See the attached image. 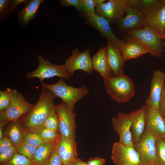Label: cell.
Here are the masks:
<instances>
[{
  "label": "cell",
  "mask_w": 165,
  "mask_h": 165,
  "mask_svg": "<svg viewBox=\"0 0 165 165\" xmlns=\"http://www.w3.org/2000/svg\"><path fill=\"white\" fill-rule=\"evenodd\" d=\"M56 97L52 92L42 87L37 102L30 112L21 118L25 129L33 133L43 127L50 116L56 111L54 103Z\"/></svg>",
  "instance_id": "obj_1"
},
{
  "label": "cell",
  "mask_w": 165,
  "mask_h": 165,
  "mask_svg": "<svg viewBox=\"0 0 165 165\" xmlns=\"http://www.w3.org/2000/svg\"><path fill=\"white\" fill-rule=\"evenodd\" d=\"M127 41L136 42L143 46L152 56L161 57L164 51V40L150 27L145 26L142 28L125 31Z\"/></svg>",
  "instance_id": "obj_2"
},
{
  "label": "cell",
  "mask_w": 165,
  "mask_h": 165,
  "mask_svg": "<svg viewBox=\"0 0 165 165\" xmlns=\"http://www.w3.org/2000/svg\"><path fill=\"white\" fill-rule=\"evenodd\" d=\"M104 86L111 98L120 104L130 100L135 93L134 82L124 74L104 79Z\"/></svg>",
  "instance_id": "obj_3"
},
{
  "label": "cell",
  "mask_w": 165,
  "mask_h": 165,
  "mask_svg": "<svg viewBox=\"0 0 165 165\" xmlns=\"http://www.w3.org/2000/svg\"><path fill=\"white\" fill-rule=\"evenodd\" d=\"M43 87L52 92L56 97L61 98L62 101L74 111L76 103L86 96L89 90L85 86L75 88L66 84L62 78L55 83L48 84L43 83Z\"/></svg>",
  "instance_id": "obj_4"
},
{
  "label": "cell",
  "mask_w": 165,
  "mask_h": 165,
  "mask_svg": "<svg viewBox=\"0 0 165 165\" xmlns=\"http://www.w3.org/2000/svg\"><path fill=\"white\" fill-rule=\"evenodd\" d=\"M35 105L25 99L24 95L16 90H13L12 99L8 107L0 112V126L9 122H16L27 114Z\"/></svg>",
  "instance_id": "obj_5"
},
{
  "label": "cell",
  "mask_w": 165,
  "mask_h": 165,
  "mask_svg": "<svg viewBox=\"0 0 165 165\" xmlns=\"http://www.w3.org/2000/svg\"><path fill=\"white\" fill-rule=\"evenodd\" d=\"M37 59L39 63L38 67L33 71L27 72V78H37L42 84L46 78L58 76L68 80L70 78L71 76L64 64L58 65L53 64L41 54L38 56Z\"/></svg>",
  "instance_id": "obj_6"
},
{
  "label": "cell",
  "mask_w": 165,
  "mask_h": 165,
  "mask_svg": "<svg viewBox=\"0 0 165 165\" xmlns=\"http://www.w3.org/2000/svg\"><path fill=\"white\" fill-rule=\"evenodd\" d=\"M157 138L145 129L138 140L134 143V148L140 156V165H155L156 143Z\"/></svg>",
  "instance_id": "obj_7"
},
{
  "label": "cell",
  "mask_w": 165,
  "mask_h": 165,
  "mask_svg": "<svg viewBox=\"0 0 165 165\" xmlns=\"http://www.w3.org/2000/svg\"><path fill=\"white\" fill-rule=\"evenodd\" d=\"M61 137L75 140L76 114L64 102L55 105Z\"/></svg>",
  "instance_id": "obj_8"
},
{
  "label": "cell",
  "mask_w": 165,
  "mask_h": 165,
  "mask_svg": "<svg viewBox=\"0 0 165 165\" xmlns=\"http://www.w3.org/2000/svg\"><path fill=\"white\" fill-rule=\"evenodd\" d=\"M90 53L89 50L81 52L76 48L72 51V55L66 60L64 64L71 76L78 70L82 71L89 75L92 73L94 69Z\"/></svg>",
  "instance_id": "obj_9"
},
{
  "label": "cell",
  "mask_w": 165,
  "mask_h": 165,
  "mask_svg": "<svg viewBox=\"0 0 165 165\" xmlns=\"http://www.w3.org/2000/svg\"><path fill=\"white\" fill-rule=\"evenodd\" d=\"M111 159L116 165H140L139 155L134 148L119 142L114 144Z\"/></svg>",
  "instance_id": "obj_10"
},
{
  "label": "cell",
  "mask_w": 165,
  "mask_h": 165,
  "mask_svg": "<svg viewBox=\"0 0 165 165\" xmlns=\"http://www.w3.org/2000/svg\"><path fill=\"white\" fill-rule=\"evenodd\" d=\"M127 0H109L101 2L96 7V14L108 21L119 20L126 14Z\"/></svg>",
  "instance_id": "obj_11"
},
{
  "label": "cell",
  "mask_w": 165,
  "mask_h": 165,
  "mask_svg": "<svg viewBox=\"0 0 165 165\" xmlns=\"http://www.w3.org/2000/svg\"><path fill=\"white\" fill-rule=\"evenodd\" d=\"M113 128L118 134L119 142L129 147H134L130 129L132 120L130 113L119 112L112 119Z\"/></svg>",
  "instance_id": "obj_12"
},
{
  "label": "cell",
  "mask_w": 165,
  "mask_h": 165,
  "mask_svg": "<svg viewBox=\"0 0 165 165\" xmlns=\"http://www.w3.org/2000/svg\"><path fill=\"white\" fill-rule=\"evenodd\" d=\"M89 24L97 29L107 40L121 50L126 41L118 38L113 32L109 21L96 13L91 14L86 17Z\"/></svg>",
  "instance_id": "obj_13"
},
{
  "label": "cell",
  "mask_w": 165,
  "mask_h": 165,
  "mask_svg": "<svg viewBox=\"0 0 165 165\" xmlns=\"http://www.w3.org/2000/svg\"><path fill=\"white\" fill-rule=\"evenodd\" d=\"M165 85V73L160 69L154 70L151 80L148 96L145 105L159 110L162 93Z\"/></svg>",
  "instance_id": "obj_14"
},
{
  "label": "cell",
  "mask_w": 165,
  "mask_h": 165,
  "mask_svg": "<svg viewBox=\"0 0 165 165\" xmlns=\"http://www.w3.org/2000/svg\"><path fill=\"white\" fill-rule=\"evenodd\" d=\"M146 106L145 129L157 138L165 139V119L159 110Z\"/></svg>",
  "instance_id": "obj_15"
},
{
  "label": "cell",
  "mask_w": 165,
  "mask_h": 165,
  "mask_svg": "<svg viewBox=\"0 0 165 165\" xmlns=\"http://www.w3.org/2000/svg\"><path fill=\"white\" fill-rule=\"evenodd\" d=\"M106 55L111 76L124 74L123 70L126 61L120 50L107 41L106 46Z\"/></svg>",
  "instance_id": "obj_16"
},
{
  "label": "cell",
  "mask_w": 165,
  "mask_h": 165,
  "mask_svg": "<svg viewBox=\"0 0 165 165\" xmlns=\"http://www.w3.org/2000/svg\"><path fill=\"white\" fill-rule=\"evenodd\" d=\"M143 24L144 26L151 28L164 40L163 35L165 29V0L158 9L144 17Z\"/></svg>",
  "instance_id": "obj_17"
},
{
  "label": "cell",
  "mask_w": 165,
  "mask_h": 165,
  "mask_svg": "<svg viewBox=\"0 0 165 165\" xmlns=\"http://www.w3.org/2000/svg\"><path fill=\"white\" fill-rule=\"evenodd\" d=\"M56 148L63 164L73 162L78 158L75 140L61 136Z\"/></svg>",
  "instance_id": "obj_18"
},
{
  "label": "cell",
  "mask_w": 165,
  "mask_h": 165,
  "mask_svg": "<svg viewBox=\"0 0 165 165\" xmlns=\"http://www.w3.org/2000/svg\"><path fill=\"white\" fill-rule=\"evenodd\" d=\"M144 16L136 8L128 6L125 16L119 20V26L122 31L142 28L144 27Z\"/></svg>",
  "instance_id": "obj_19"
},
{
  "label": "cell",
  "mask_w": 165,
  "mask_h": 165,
  "mask_svg": "<svg viewBox=\"0 0 165 165\" xmlns=\"http://www.w3.org/2000/svg\"><path fill=\"white\" fill-rule=\"evenodd\" d=\"M130 113L132 120L131 129L133 143L136 142L145 130L146 124V106Z\"/></svg>",
  "instance_id": "obj_20"
},
{
  "label": "cell",
  "mask_w": 165,
  "mask_h": 165,
  "mask_svg": "<svg viewBox=\"0 0 165 165\" xmlns=\"http://www.w3.org/2000/svg\"><path fill=\"white\" fill-rule=\"evenodd\" d=\"M44 0H28L24 7L17 13L19 25L24 28L28 26L30 22L36 16L38 8Z\"/></svg>",
  "instance_id": "obj_21"
},
{
  "label": "cell",
  "mask_w": 165,
  "mask_h": 165,
  "mask_svg": "<svg viewBox=\"0 0 165 165\" xmlns=\"http://www.w3.org/2000/svg\"><path fill=\"white\" fill-rule=\"evenodd\" d=\"M128 6L137 9L144 17L154 12L164 3V0H127Z\"/></svg>",
  "instance_id": "obj_22"
},
{
  "label": "cell",
  "mask_w": 165,
  "mask_h": 165,
  "mask_svg": "<svg viewBox=\"0 0 165 165\" xmlns=\"http://www.w3.org/2000/svg\"><path fill=\"white\" fill-rule=\"evenodd\" d=\"M92 59L94 70L97 72L103 79L111 76L106 57V47L100 48Z\"/></svg>",
  "instance_id": "obj_23"
},
{
  "label": "cell",
  "mask_w": 165,
  "mask_h": 165,
  "mask_svg": "<svg viewBox=\"0 0 165 165\" xmlns=\"http://www.w3.org/2000/svg\"><path fill=\"white\" fill-rule=\"evenodd\" d=\"M120 51L125 61L137 58L145 54L149 53V51L141 44L132 41H126Z\"/></svg>",
  "instance_id": "obj_24"
},
{
  "label": "cell",
  "mask_w": 165,
  "mask_h": 165,
  "mask_svg": "<svg viewBox=\"0 0 165 165\" xmlns=\"http://www.w3.org/2000/svg\"><path fill=\"white\" fill-rule=\"evenodd\" d=\"M26 131L19 119L16 122H12L6 131V136L11 139L14 146L17 148L24 142Z\"/></svg>",
  "instance_id": "obj_25"
},
{
  "label": "cell",
  "mask_w": 165,
  "mask_h": 165,
  "mask_svg": "<svg viewBox=\"0 0 165 165\" xmlns=\"http://www.w3.org/2000/svg\"><path fill=\"white\" fill-rule=\"evenodd\" d=\"M57 144L46 142L38 147L32 160L34 165H44Z\"/></svg>",
  "instance_id": "obj_26"
},
{
  "label": "cell",
  "mask_w": 165,
  "mask_h": 165,
  "mask_svg": "<svg viewBox=\"0 0 165 165\" xmlns=\"http://www.w3.org/2000/svg\"><path fill=\"white\" fill-rule=\"evenodd\" d=\"M37 134L46 142L57 144L61 136L58 131L42 127L34 132Z\"/></svg>",
  "instance_id": "obj_27"
},
{
  "label": "cell",
  "mask_w": 165,
  "mask_h": 165,
  "mask_svg": "<svg viewBox=\"0 0 165 165\" xmlns=\"http://www.w3.org/2000/svg\"><path fill=\"white\" fill-rule=\"evenodd\" d=\"M156 144L155 165H165V139L158 138Z\"/></svg>",
  "instance_id": "obj_28"
},
{
  "label": "cell",
  "mask_w": 165,
  "mask_h": 165,
  "mask_svg": "<svg viewBox=\"0 0 165 165\" xmlns=\"http://www.w3.org/2000/svg\"><path fill=\"white\" fill-rule=\"evenodd\" d=\"M0 165H34L32 161L16 151L9 160Z\"/></svg>",
  "instance_id": "obj_29"
},
{
  "label": "cell",
  "mask_w": 165,
  "mask_h": 165,
  "mask_svg": "<svg viewBox=\"0 0 165 165\" xmlns=\"http://www.w3.org/2000/svg\"><path fill=\"white\" fill-rule=\"evenodd\" d=\"M106 1V0H82L81 10L87 17L95 13V7L98 4Z\"/></svg>",
  "instance_id": "obj_30"
},
{
  "label": "cell",
  "mask_w": 165,
  "mask_h": 165,
  "mask_svg": "<svg viewBox=\"0 0 165 165\" xmlns=\"http://www.w3.org/2000/svg\"><path fill=\"white\" fill-rule=\"evenodd\" d=\"M13 90L7 88L4 91H0V112L7 109L11 101Z\"/></svg>",
  "instance_id": "obj_31"
},
{
  "label": "cell",
  "mask_w": 165,
  "mask_h": 165,
  "mask_svg": "<svg viewBox=\"0 0 165 165\" xmlns=\"http://www.w3.org/2000/svg\"><path fill=\"white\" fill-rule=\"evenodd\" d=\"M24 142L31 146L38 147L42 144L47 142L42 139L37 134L27 130Z\"/></svg>",
  "instance_id": "obj_32"
},
{
  "label": "cell",
  "mask_w": 165,
  "mask_h": 165,
  "mask_svg": "<svg viewBox=\"0 0 165 165\" xmlns=\"http://www.w3.org/2000/svg\"><path fill=\"white\" fill-rule=\"evenodd\" d=\"M37 148L24 142L19 147L16 148V150L19 154L25 156L32 161Z\"/></svg>",
  "instance_id": "obj_33"
},
{
  "label": "cell",
  "mask_w": 165,
  "mask_h": 165,
  "mask_svg": "<svg viewBox=\"0 0 165 165\" xmlns=\"http://www.w3.org/2000/svg\"><path fill=\"white\" fill-rule=\"evenodd\" d=\"M42 127L59 131V119L56 111L50 116Z\"/></svg>",
  "instance_id": "obj_34"
},
{
  "label": "cell",
  "mask_w": 165,
  "mask_h": 165,
  "mask_svg": "<svg viewBox=\"0 0 165 165\" xmlns=\"http://www.w3.org/2000/svg\"><path fill=\"white\" fill-rule=\"evenodd\" d=\"M10 0H0V21L2 22L7 18L10 12Z\"/></svg>",
  "instance_id": "obj_35"
},
{
  "label": "cell",
  "mask_w": 165,
  "mask_h": 165,
  "mask_svg": "<svg viewBox=\"0 0 165 165\" xmlns=\"http://www.w3.org/2000/svg\"><path fill=\"white\" fill-rule=\"evenodd\" d=\"M62 163L56 147L44 165H62Z\"/></svg>",
  "instance_id": "obj_36"
},
{
  "label": "cell",
  "mask_w": 165,
  "mask_h": 165,
  "mask_svg": "<svg viewBox=\"0 0 165 165\" xmlns=\"http://www.w3.org/2000/svg\"><path fill=\"white\" fill-rule=\"evenodd\" d=\"M16 151V148L13 146L0 153V164L10 160Z\"/></svg>",
  "instance_id": "obj_37"
},
{
  "label": "cell",
  "mask_w": 165,
  "mask_h": 165,
  "mask_svg": "<svg viewBox=\"0 0 165 165\" xmlns=\"http://www.w3.org/2000/svg\"><path fill=\"white\" fill-rule=\"evenodd\" d=\"M82 0H61L60 5L64 6H72L78 10H81Z\"/></svg>",
  "instance_id": "obj_38"
},
{
  "label": "cell",
  "mask_w": 165,
  "mask_h": 165,
  "mask_svg": "<svg viewBox=\"0 0 165 165\" xmlns=\"http://www.w3.org/2000/svg\"><path fill=\"white\" fill-rule=\"evenodd\" d=\"M14 146L11 139L7 136H4L0 140V153Z\"/></svg>",
  "instance_id": "obj_39"
},
{
  "label": "cell",
  "mask_w": 165,
  "mask_h": 165,
  "mask_svg": "<svg viewBox=\"0 0 165 165\" xmlns=\"http://www.w3.org/2000/svg\"><path fill=\"white\" fill-rule=\"evenodd\" d=\"M159 111L161 115L165 119V85L160 102Z\"/></svg>",
  "instance_id": "obj_40"
},
{
  "label": "cell",
  "mask_w": 165,
  "mask_h": 165,
  "mask_svg": "<svg viewBox=\"0 0 165 165\" xmlns=\"http://www.w3.org/2000/svg\"><path fill=\"white\" fill-rule=\"evenodd\" d=\"M105 160L99 157L91 158L87 162V165H103L105 163Z\"/></svg>",
  "instance_id": "obj_41"
},
{
  "label": "cell",
  "mask_w": 165,
  "mask_h": 165,
  "mask_svg": "<svg viewBox=\"0 0 165 165\" xmlns=\"http://www.w3.org/2000/svg\"><path fill=\"white\" fill-rule=\"evenodd\" d=\"M28 0H11L10 2V12L13 13L14 11L16 6L18 5L24 4L27 2Z\"/></svg>",
  "instance_id": "obj_42"
},
{
  "label": "cell",
  "mask_w": 165,
  "mask_h": 165,
  "mask_svg": "<svg viewBox=\"0 0 165 165\" xmlns=\"http://www.w3.org/2000/svg\"><path fill=\"white\" fill-rule=\"evenodd\" d=\"M74 165H87L86 162H85L77 158L74 161Z\"/></svg>",
  "instance_id": "obj_43"
},
{
  "label": "cell",
  "mask_w": 165,
  "mask_h": 165,
  "mask_svg": "<svg viewBox=\"0 0 165 165\" xmlns=\"http://www.w3.org/2000/svg\"><path fill=\"white\" fill-rule=\"evenodd\" d=\"M2 130V127L0 126V140L3 137Z\"/></svg>",
  "instance_id": "obj_44"
},
{
  "label": "cell",
  "mask_w": 165,
  "mask_h": 165,
  "mask_svg": "<svg viewBox=\"0 0 165 165\" xmlns=\"http://www.w3.org/2000/svg\"><path fill=\"white\" fill-rule=\"evenodd\" d=\"M62 165H74V161L73 162H70L68 164H62Z\"/></svg>",
  "instance_id": "obj_45"
},
{
  "label": "cell",
  "mask_w": 165,
  "mask_h": 165,
  "mask_svg": "<svg viewBox=\"0 0 165 165\" xmlns=\"http://www.w3.org/2000/svg\"><path fill=\"white\" fill-rule=\"evenodd\" d=\"M163 36L164 39L165 40V29L163 32Z\"/></svg>",
  "instance_id": "obj_46"
},
{
  "label": "cell",
  "mask_w": 165,
  "mask_h": 165,
  "mask_svg": "<svg viewBox=\"0 0 165 165\" xmlns=\"http://www.w3.org/2000/svg\"><path fill=\"white\" fill-rule=\"evenodd\" d=\"M164 51H165V40H164Z\"/></svg>",
  "instance_id": "obj_47"
}]
</instances>
